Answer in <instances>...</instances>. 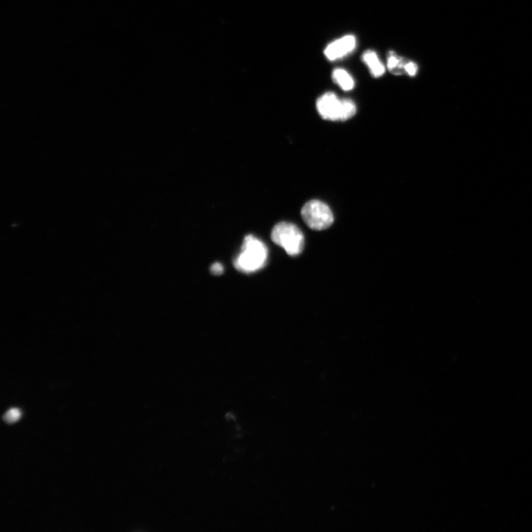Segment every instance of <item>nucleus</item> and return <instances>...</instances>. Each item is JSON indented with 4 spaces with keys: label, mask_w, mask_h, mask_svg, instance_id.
<instances>
[{
    "label": "nucleus",
    "mask_w": 532,
    "mask_h": 532,
    "mask_svg": "<svg viewBox=\"0 0 532 532\" xmlns=\"http://www.w3.org/2000/svg\"><path fill=\"white\" fill-rule=\"evenodd\" d=\"M268 256V249L263 242L255 236L248 235L244 238L241 251L235 259L234 265L240 272H256L265 267Z\"/></svg>",
    "instance_id": "1"
},
{
    "label": "nucleus",
    "mask_w": 532,
    "mask_h": 532,
    "mask_svg": "<svg viewBox=\"0 0 532 532\" xmlns=\"http://www.w3.org/2000/svg\"><path fill=\"white\" fill-rule=\"evenodd\" d=\"M317 109L323 119L332 122H345L354 116L357 113V107L353 101L341 100L331 92L320 96L317 102Z\"/></svg>",
    "instance_id": "2"
},
{
    "label": "nucleus",
    "mask_w": 532,
    "mask_h": 532,
    "mask_svg": "<svg viewBox=\"0 0 532 532\" xmlns=\"http://www.w3.org/2000/svg\"><path fill=\"white\" fill-rule=\"evenodd\" d=\"M272 240L282 247L288 256H297L304 251L305 237L300 229L295 224L281 222L272 229Z\"/></svg>",
    "instance_id": "3"
},
{
    "label": "nucleus",
    "mask_w": 532,
    "mask_h": 532,
    "mask_svg": "<svg viewBox=\"0 0 532 532\" xmlns=\"http://www.w3.org/2000/svg\"><path fill=\"white\" fill-rule=\"evenodd\" d=\"M301 215L306 225L316 231L329 228L334 221L329 205L318 200L306 203L302 209Z\"/></svg>",
    "instance_id": "4"
},
{
    "label": "nucleus",
    "mask_w": 532,
    "mask_h": 532,
    "mask_svg": "<svg viewBox=\"0 0 532 532\" xmlns=\"http://www.w3.org/2000/svg\"><path fill=\"white\" fill-rule=\"evenodd\" d=\"M357 39L353 35H346L330 43L325 48L324 55L331 61L340 59L352 53L356 48Z\"/></svg>",
    "instance_id": "5"
},
{
    "label": "nucleus",
    "mask_w": 532,
    "mask_h": 532,
    "mask_svg": "<svg viewBox=\"0 0 532 532\" xmlns=\"http://www.w3.org/2000/svg\"><path fill=\"white\" fill-rule=\"evenodd\" d=\"M362 61L368 67L372 76L381 77L385 72V68L376 52L368 50L362 55Z\"/></svg>",
    "instance_id": "6"
},
{
    "label": "nucleus",
    "mask_w": 532,
    "mask_h": 532,
    "mask_svg": "<svg viewBox=\"0 0 532 532\" xmlns=\"http://www.w3.org/2000/svg\"><path fill=\"white\" fill-rule=\"evenodd\" d=\"M332 78L334 81L345 91L354 89L355 81L352 76L343 68H336L334 70Z\"/></svg>",
    "instance_id": "7"
},
{
    "label": "nucleus",
    "mask_w": 532,
    "mask_h": 532,
    "mask_svg": "<svg viewBox=\"0 0 532 532\" xmlns=\"http://www.w3.org/2000/svg\"><path fill=\"white\" fill-rule=\"evenodd\" d=\"M407 62L402 57L391 52L388 56V68L393 75L400 76L405 74V65Z\"/></svg>",
    "instance_id": "8"
},
{
    "label": "nucleus",
    "mask_w": 532,
    "mask_h": 532,
    "mask_svg": "<svg viewBox=\"0 0 532 532\" xmlns=\"http://www.w3.org/2000/svg\"><path fill=\"white\" fill-rule=\"evenodd\" d=\"M20 417V412L18 409L16 408H12L8 411V412L4 415L3 420L8 423V424H11V423H14L17 421Z\"/></svg>",
    "instance_id": "9"
},
{
    "label": "nucleus",
    "mask_w": 532,
    "mask_h": 532,
    "mask_svg": "<svg viewBox=\"0 0 532 532\" xmlns=\"http://www.w3.org/2000/svg\"><path fill=\"white\" fill-rule=\"evenodd\" d=\"M406 74L410 77H415L418 72V66L414 62H407L405 65Z\"/></svg>",
    "instance_id": "10"
},
{
    "label": "nucleus",
    "mask_w": 532,
    "mask_h": 532,
    "mask_svg": "<svg viewBox=\"0 0 532 532\" xmlns=\"http://www.w3.org/2000/svg\"><path fill=\"white\" fill-rule=\"evenodd\" d=\"M224 272V266L220 263H215L211 266V272L214 275H221Z\"/></svg>",
    "instance_id": "11"
}]
</instances>
